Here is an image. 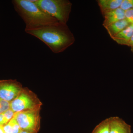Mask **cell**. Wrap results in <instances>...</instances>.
<instances>
[{"label": "cell", "mask_w": 133, "mask_h": 133, "mask_svg": "<svg viewBox=\"0 0 133 133\" xmlns=\"http://www.w3.org/2000/svg\"><path fill=\"white\" fill-rule=\"evenodd\" d=\"M91 133H110L109 118L102 121L96 126Z\"/></svg>", "instance_id": "obj_12"}, {"label": "cell", "mask_w": 133, "mask_h": 133, "mask_svg": "<svg viewBox=\"0 0 133 133\" xmlns=\"http://www.w3.org/2000/svg\"><path fill=\"white\" fill-rule=\"evenodd\" d=\"M8 123V122L6 119L3 113L0 114V125L3 127Z\"/></svg>", "instance_id": "obj_18"}, {"label": "cell", "mask_w": 133, "mask_h": 133, "mask_svg": "<svg viewBox=\"0 0 133 133\" xmlns=\"http://www.w3.org/2000/svg\"><path fill=\"white\" fill-rule=\"evenodd\" d=\"M23 90L10 103V109L15 113L39 109L41 104L38 99L29 92Z\"/></svg>", "instance_id": "obj_4"}, {"label": "cell", "mask_w": 133, "mask_h": 133, "mask_svg": "<svg viewBox=\"0 0 133 133\" xmlns=\"http://www.w3.org/2000/svg\"><path fill=\"white\" fill-rule=\"evenodd\" d=\"M133 6V0H123L120 8L126 11L131 9Z\"/></svg>", "instance_id": "obj_13"}, {"label": "cell", "mask_w": 133, "mask_h": 133, "mask_svg": "<svg viewBox=\"0 0 133 133\" xmlns=\"http://www.w3.org/2000/svg\"><path fill=\"white\" fill-rule=\"evenodd\" d=\"M21 133H31V132H28V131H22L21 132Z\"/></svg>", "instance_id": "obj_21"}, {"label": "cell", "mask_w": 133, "mask_h": 133, "mask_svg": "<svg viewBox=\"0 0 133 133\" xmlns=\"http://www.w3.org/2000/svg\"></svg>", "instance_id": "obj_22"}, {"label": "cell", "mask_w": 133, "mask_h": 133, "mask_svg": "<svg viewBox=\"0 0 133 133\" xmlns=\"http://www.w3.org/2000/svg\"><path fill=\"white\" fill-rule=\"evenodd\" d=\"M130 24H131L125 19L110 24L106 27L105 28L112 38Z\"/></svg>", "instance_id": "obj_10"}, {"label": "cell", "mask_w": 133, "mask_h": 133, "mask_svg": "<svg viewBox=\"0 0 133 133\" xmlns=\"http://www.w3.org/2000/svg\"><path fill=\"white\" fill-rule=\"evenodd\" d=\"M123 0H99L98 4L102 13L120 8Z\"/></svg>", "instance_id": "obj_11"}, {"label": "cell", "mask_w": 133, "mask_h": 133, "mask_svg": "<svg viewBox=\"0 0 133 133\" xmlns=\"http://www.w3.org/2000/svg\"><path fill=\"white\" fill-rule=\"evenodd\" d=\"M12 125V133H21L22 130L14 118L10 121Z\"/></svg>", "instance_id": "obj_14"}, {"label": "cell", "mask_w": 133, "mask_h": 133, "mask_svg": "<svg viewBox=\"0 0 133 133\" xmlns=\"http://www.w3.org/2000/svg\"><path fill=\"white\" fill-rule=\"evenodd\" d=\"M25 31L44 43L55 53L63 52L75 41L67 24L59 22Z\"/></svg>", "instance_id": "obj_1"}, {"label": "cell", "mask_w": 133, "mask_h": 133, "mask_svg": "<svg viewBox=\"0 0 133 133\" xmlns=\"http://www.w3.org/2000/svg\"><path fill=\"white\" fill-rule=\"evenodd\" d=\"M125 19L131 24H133V9H131L125 11Z\"/></svg>", "instance_id": "obj_16"}, {"label": "cell", "mask_w": 133, "mask_h": 133, "mask_svg": "<svg viewBox=\"0 0 133 133\" xmlns=\"http://www.w3.org/2000/svg\"><path fill=\"white\" fill-rule=\"evenodd\" d=\"M12 2L15 9L25 23V30L59 22L43 12L34 3V0H14Z\"/></svg>", "instance_id": "obj_2"}, {"label": "cell", "mask_w": 133, "mask_h": 133, "mask_svg": "<svg viewBox=\"0 0 133 133\" xmlns=\"http://www.w3.org/2000/svg\"><path fill=\"white\" fill-rule=\"evenodd\" d=\"M10 109V102L0 99V114Z\"/></svg>", "instance_id": "obj_15"}, {"label": "cell", "mask_w": 133, "mask_h": 133, "mask_svg": "<svg viewBox=\"0 0 133 133\" xmlns=\"http://www.w3.org/2000/svg\"><path fill=\"white\" fill-rule=\"evenodd\" d=\"M129 46H131L132 48V49L133 50V34L132 36L131 37L129 43Z\"/></svg>", "instance_id": "obj_19"}, {"label": "cell", "mask_w": 133, "mask_h": 133, "mask_svg": "<svg viewBox=\"0 0 133 133\" xmlns=\"http://www.w3.org/2000/svg\"><path fill=\"white\" fill-rule=\"evenodd\" d=\"M38 111V109L15 113L13 118L22 130L35 131L39 121Z\"/></svg>", "instance_id": "obj_5"}, {"label": "cell", "mask_w": 133, "mask_h": 133, "mask_svg": "<svg viewBox=\"0 0 133 133\" xmlns=\"http://www.w3.org/2000/svg\"><path fill=\"white\" fill-rule=\"evenodd\" d=\"M34 2L46 14L67 23L72 6L69 0H34Z\"/></svg>", "instance_id": "obj_3"}, {"label": "cell", "mask_w": 133, "mask_h": 133, "mask_svg": "<svg viewBox=\"0 0 133 133\" xmlns=\"http://www.w3.org/2000/svg\"><path fill=\"white\" fill-rule=\"evenodd\" d=\"M6 119L9 122L14 117L15 113L11 109H9L3 113Z\"/></svg>", "instance_id": "obj_17"}, {"label": "cell", "mask_w": 133, "mask_h": 133, "mask_svg": "<svg viewBox=\"0 0 133 133\" xmlns=\"http://www.w3.org/2000/svg\"><path fill=\"white\" fill-rule=\"evenodd\" d=\"M110 133H131V126L118 116L109 118Z\"/></svg>", "instance_id": "obj_7"}, {"label": "cell", "mask_w": 133, "mask_h": 133, "mask_svg": "<svg viewBox=\"0 0 133 133\" xmlns=\"http://www.w3.org/2000/svg\"><path fill=\"white\" fill-rule=\"evenodd\" d=\"M0 133H5L3 126L0 125Z\"/></svg>", "instance_id": "obj_20"}, {"label": "cell", "mask_w": 133, "mask_h": 133, "mask_svg": "<svg viewBox=\"0 0 133 133\" xmlns=\"http://www.w3.org/2000/svg\"><path fill=\"white\" fill-rule=\"evenodd\" d=\"M133 34V24H131L112 38L119 44L129 46V43Z\"/></svg>", "instance_id": "obj_9"}, {"label": "cell", "mask_w": 133, "mask_h": 133, "mask_svg": "<svg viewBox=\"0 0 133 133\" xmlns=\"http://www.w3.org/2000/svg\"><path fill=\"white\" fill-rule=\"evenodd\" d=\"M125 11L120 8L102 13L104 18L103 26L105 28L110 24L125 19Z\"/></svg>", "instance_id": "obj_8"}, {"label": "cell", "mask_w": 133, "mask_h": 133, "mask_svg": "<svg viewBox=\"0 0 133 133\" xmlns=\"http://www.w3.org/2000/svg\"><path fill=\"white\" fill-rule=\"evenodd\" d=\"M23 89L21 84L15 80H0V99L10 103Z\"/></svg>", "instance_id": "obj_6"}]
</instances>
